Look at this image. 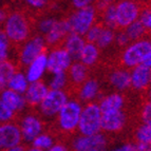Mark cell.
Returning <instances> with one entry per match:
<instances>
[{"mask_svg":"<svg viewBox=\"0 0 151 151\" xmlns=\"http://www.w3.org/2000/svg\"><path fill=\"white\" fill-rule=\"evenodd\" d=\"M3 31L11 42H25L29 40L31 33L28 18L20 12L11 13L3 23Z\"/></svg>","mask_w":151,"mask_h":151,"instance_id":"6da1fadb","label":"cell"},{"mask_svg":"<svg viewBox=\"0 0 151 151\" xmlns=\"http://www.w3.org/2000/svg\"><path fill=\"white\" fill-rule=\"evenodd\" d=\"M101 115L103 114L97 104L89 103L83 107L77 128L81 135L90 136L101 133Z\"/></svg>","mask_w":151,"mask_h":151,"instance_id":"7a4b0ae2","label":"cell"},{"mask_svg":"<svg viewBox=\"0 0 151 151\" xmlns=\"http://www.w3.org/2000/svg\"><path fill=\"white\" fill-rule=\"evenodd\" d=\"M95 18L96 10L93 5L75 11L68 19L71 33L85 37L87 32L95 24Z\"/></svg>","mask_w":151,"mask_h":151,"instance_id":"3957f363","label":"cell"},{"mask_svg":"<svg viewBox=\"0 0 151 151\" xmlns=\"http://www.w3.org/2000/svg\"><path fill=\"white\" fill-rule=\"evenodd\" d=\"M151 51V41L149 39H141L134 41L125 49L122 55V60L125 67L133 69L143 65L145 58Z\"/></svg>","mask_w":151,"mask_h":151,"instance_id":"277c9868","label":"cell"},{"mask_svg":"<svg viewBox=\"0 0 151 151\" xmlns=\"http://www.w3.org/2000/svg\"><path fill=\"white\" fill-rule=\"evenodd\" d=\"M81 104L74 99H69L58 114V126L63 131L72 132L78 128V124L83 112Z\"/></svg>","mask_w":151,"mask_h":151,"instance_id":"5b68a950","label":"cell"},{"mask_svg":"<svg viewBox=\"0 0 151 151\" xmlns=\"http://www.w3.org/2000/svg\"><path fill=\"white\" fill-rule=\"evenodd\" d=\"M68 101V95L63 90H50L39 105V111L45 117H54L59 114Z\"/></svg>","mask_w":151,"mask_h":151,"instance_id":"8992f818","label":"cell"},{"mask_svg":"<svg viewBox=\"0 0 151 151\" xmlns=\"http://www.w3.org/2000/svg\"><path fill=\"white\" fill-rule=\"evenodd\" d=\"M115 6L119 27L126 29L127 27L139 20L141 11H139V6L137 3L125 0V1L116 3Z\"/></svg>","mask_w":151,"mask_h":151,"instance_id":"52a82bcc","label":"cell"},{"mask_svg":"<svg viewBox=\"0 0 151 151\" xmlns=\"http://www.w3.org/2000/svg\"><path fill=\"white\" fill-rule=\"evenodd\" d=\"M45 37L40 35L34 36L30 38L29 40L24 42L22 48L20 50V61L23 65L28 67L32 61H34L36 58L42 53H45Z\"/></svg>","mask_w":151,"mask_h":151,"instance_id":"ba28073f","label":"cell"},{"mask_svg":"<svg viewBox=\"0 0 151 151\" xmlns=\"http://www.w3.org/2000/svg\"><path fill=\"white\" fill-rule=\"evenodd\" d=\"M73 60L63 48L54 49L48 54V71L51 74L65 73Z\"/></svg>","mask_w":151,"mask_h":151,"instance_id":"9c48e42d","label":"cell"},{"mask_svg":"<svg viewBox=\"0 0 151 151\" xmlns=\"http://www.w3.org/2000/svg\"><path fill=\"white\" fill-rule=\"evenodd\" d=\"M22 136L19 126L14 123L0 124V150L4 151L19 146Z\"/></svg>","mask_w":151,"mask_h":151,"instance_id":"30bf717a","label":"cell"},{"mask_svg":"<svg viewBox=\"0 0 151 151\" xmlns=\"http://www.w3.org/2000/svg\"><path fill=\"white\" fill-rule=\"evenodd\" d=\"M19 129L22 136V141H24L25 143H33L38 135L43 133L42 122L34 114H28L23 116V119L19 124Z\"/></svg>","mask_w":151,"mask_h":151,"instance_id":"8fae6325","label":"cell"},{"mask_svg":"<svg viewBox=\"0 0 151 151\" xmlns=\"http://www.w3.org/2000/svg\"><path fill=\"white\" fill-rule=\"evenodd\" d=\"M106 147L107 139L101 133L90 136L79 135L72 143L74 151H104Z\"/></svg>","mask_w":151,"mask_h":151,"instance_id":"7c38bea8","label":"cell"},{"mask_svg":"<svg viewBox=\"0 0 151 151\" xmlns=\"http://www.w3.org/2000/svg\"><path fill=\"white\" fill-rule=\"evenodd\" d=\"M126 122L127 116L123 110L104 113L101 115V130L106 132H117L124 128Z\"/></svg>","mask_w":151,"mask_h":151,"instance_id":"4fadbf2b","label":"cell"},{"mask_svg":"<svg viewBox=\"0 0 151 151\" xmlns=\"http://www.w3.org/2000/svg\"><path fill=\"white\" fill-rule=\"evenodd\" d=\"M48 85L45 83L43 81H36V83H32L29 85L28 90L25 91V93L23 94L24 99L27 104L31 105V106H39L47 94L49 93Z\"/></svg>","mask_w":151,"mask_h":151,"instance_id":"5bb4252c","label":"cell"},{"mask_svg":"<svg viewBox=\"0 0 151 151\" xmlns=\"http://www.w3.org/2000/svg\"><path fill=\"white\" fill-rule=\"evenodd\" d=\"M47 71H48V54L42 53L28 65L25 76L30 83H36L40 81Z\"/></svg>","mask_w":151,"mask_h":151,"instance_id":"9a60e30c","label":"cell"},{"mask_svg":"<svg viewBox=\"0 0 151 151\" xmlns=\"http://www.w3.org/2000/svg\"><path fill=\"white\" fill-rule=\"evenodd\" d=\"M131 87L137 91L149 88L151 81V68L139 65L133 68L130 72Z\"/></svg>","mask_w":151,"mask_h":151,"instance_id":"2e32d148","label":"cell"},{"mask_svg":"<svg viewBox=\"0 0 151 151\" xmlns=\"http://www.w3.org/2000/svg\"><path fill=\"white\" fill-rule=\"evenodd\" d=\"M86 43L87 42L85 40V37L71 33V34L68 35V37L65 38V48L63 49L68 52L70 57L72 58V60L79 61L81 53H83V50L85 48Z\"/></svg>","mask_w":151,"mask_h":151,"instance_id":"e0dca14e","label":"cell"},{"mask_svg":"<svg viewBox=\"0 0 151 151\" xmlns=\"http://www.w3.org/2000/svg\"><path fill=\"white\" fill-rule=\"evenodd\" d=\"M0 99L14 112L22 111L27 106L24 96L18 94L10 89H5L0 93Z\"/></svg>","mask_w":151,"mask_h":151,"instance_id":"ac0fdd59","label":"cell"},{"mask_svg":"<svg viewBox=\"0 0 151 151\" xmlns=\"http://www.w3.org/2000/svg\"><path fill=\"white\" fill-rule=\"evenodd\" d=\"M69 34H71V30L68 19L67 20H57L51 32L45 35V43L51 45L58 43L63 37H68Z\"/></svg>","mask_w":151,"mask_h":151,"instance_id":"d6986e66","label":"cell"},{"mask_svg":"<svg viewBox=\"0 0 151 151\" xmlns=\"http://www.w3.org/2000/svg\"><path fill=\"white\" fill-rule=\"evenodd\" d=\"M124 97L119 93H111L99 101L98 106L101 109V113H109V112H114V111H121L123 110Z\"/></svg>","mask_w":151,"mask_h":151,"instance_id":"ffe728a7","label":"cell"},{"mask_svg":"<svg viewBox=\"0 0 151 151\" xmlns=\"http://www.w3.org/2000/svg\"><path fill=\"white\" fill-rule=\"evenodd\" d=\"M109 81L111 86L117 91H125L131 87V75L127 70H115L111 72L109 76Z\"/></svg>","mask_w":151,"mask_h":151,"instance_id":"44dd1931","label":"cell"},{"mask_svg":"<svg viewBox=\"0 0 151 151\" xmlns=\"http://www.w3.org/2000/svg\"><path fill=\"white\" fill-rule=\"evenodd\" d=\"M99 92V85L96 79H87L79 89V98L81 101H92Z\"/></svg>","mask_w":151,"mask_h":151,"instance_id":"7402d4cb","label":"cell"},{"mask_svg":"<svg viewBox=\"0 0 151 151\" xmlns=\"http://www.w3.org/2000/svg\"><path fill=\"white\" fill-rule=\"evenodd\" d=\"M69 76L75 85H83L88 77V68L81 61H73L69 69Z\"/></svg>","mask_w":151,"mask_h":151,"instance_id":"603a6c76","label":"cell"},{"mask_svg":"<svg viewBox=\"0 0 151 151\" xmlns=\"http://www.w3.org/2000/svg\"><path fill=\"white\" fill-rule=\"evenodd\" d=\"M16 72L17 71H16L15 65L11 60L0 63V90L3 91L8 89L9 83Z\"/></svg>","mask_w":151,"mask_h":151,"instance_id":"cb8c5ba5","label":"cell"},{"mask_svg":"<svg viewBox=\"0 0 151 151\" xmlns=\"http://www.w3.org/2000/svg\"><path fill=\"white\" fill-rule=\"evenodd\" d=\"M98 57H99V49L97 48V45L95 43L87 42L83 50L79 61L88 68L95 65L96 61L98 60Z\"/></svg>","mask_w":151,"mask_h":151,"instance_id":"d4e9b609","label":"cell"},{"mask_svg":"<svg viewBox=\"0 0 151 151\" xmlns=\"http://www.w3.org/2000/svg\"><path fill=\"white\" fill-rule=\"evenodd\" d=\"M29 85H30V83H29L28 78L25 76V73L18 71L12 77L10 83H9L8 89L14 91V92H16L18 94L23 95L25 93V91L28 90Z\"/></svg>","mask_w":151,"mask_h":151,"instance_id":"484cf974","label":"cell"},{"mask_svg":"<svg viewBox=\"0 0 151 151\" xmlns=\"http://www.w3.org/2000/svg\"><path fill=\"white\" fill-rule=\"evenodd\" d=\"M104 23L106 25V28L110 30H113L119 27L117 18H116V6L113 3H110L106 10L104 11Z\"/></svg>","mask_w":151,"mask_h":151,"instance_id":"4316f807","label":"cell"},{"mask_svg":"<svg viewBox=\"0 0 151 151\" xmlns=\"http://www.w3.org/2000/svg\"><path fill=\"white\" fill-rule=\"evenodd\" d=\"M125 32L128 35L130 40L137 41V40H141V38L146 33V29L144 28V25L141 23V21L137 20L132 23V24H130L129 27H127Z\"/></svg>","mask_w":151,"mask_h":151,"instance_id":"83f0119b","label":"cell"},{"mask_svg":"<svg viewBox=\"0 0 151 151\" xmlns=\"http://www.w3.org/2000/svg\"><path fill=\"white\" fill-rule=\"evenodd\" d=\"M114 38H115V34H114L113 30H110L108 28H103L101 35L98 37L95 45H97L98 49H106L107 47H109L113 42Z\"/></svg>","mask_w":151,"mask_h":151,"instance_id":"f1b7e54d","label":"cell"},{"mask_svg":"<svg viewBox=\"0 0 151 151\" xmlns=\"http://www.w3.org/2000/svg\"><path fill=\"white\" fill-rule=\"evenodd\" d=\"M54 145V139L50 134L47 133H41L40 135H38L34 142L32 143V147L37 149H40L42 151H47L50 149L51 147Z\"/></svg>","mask_w":151,"mask_h":151,"instance_id":"f546056e","label":"cell"},{"mask_svg":"<svg viewBox=\"0 0 151 151\" xmlns=\"http://www.w3.org/2000/svg\"><path fill=\"white\" fill-rule=\"evenodd\" d=\"M67 81H68L67 73L52 74L48 87L50 90H63V88L67 86Z\"/></svg>","mask_w":151,"mask_h":151,"instance_id":"4dcf8cb0","label":"cell"},{"mask_svg":"<svg viewBox=\"0 0 151 151\" xmlns=\"http://www.w3.org/2000/svg\"><path fill=\"white\" fill-rule=\"evenodd\" d=\"M11 51V41L5 35L4 31L0 29V63L9 60Z\"/></svg>","mask_w":151,"mask_h":151,"instance_id":"1f68e13d","label":"cell"},{"mask_svg":"<svg viewBox=\"0 0 151 151\" xmlns=\"http://www.w3.org/2000/svg\"><path fill=\"white\" fill-rule=\"evenodd\" d=\"M137 142H151V125L142 124L135 132Z\"/></svg>","mask_w":151,"mask_h":151,"instance_id":"d6a6232c","label":"cell"},{"mask_svg":"<svg viewBox=\"0 0 151 151\" xmlns=\"http://www.w3.org/2000/svg\"><path fill=\"white\" fill-rule=\"evenodd\" d=\"M14 115H15V112L11 110V109L0 99V124L11 123V121L14 119Z\"/></svg>","mask_w":151,"mask_h":151,"instance_id":"836d02e7","label":"cell"},{"mask_svg":"<svg viewBox=\"0 0 151 151\" xmlns=\"http://www.w3.org/2000/svg\"><path fill=\"white\" fill-rule=\"evenodd\" d=\"M56 21H57L56 19L51 18V17L43 18V19H41V20L38 22V31L45 36L47 34H49V33L51 32L52 29L54 28Z\"/></svg>","mask_w":151,"mask_h":151,"instance_id":"e575fe53","label":"cell"},{"mask_svg":"<svg viewBox=\"0 0 151 151\" xmlns=\"http://www.w3.org/2000/svg\"><path fill=\"white\" fill-rule=\"evenodd\" d=\"M104 27H101V24H94L90 30L87 32V34L85 35V40L88 43H96L98 37L101 35V32L103 30Z\"/></svg>","mask_w":151,"mask_h":151,"instance_id":"d590c367","label":"cell"},{"mask_svg":"<svg viewBox=\"0 0 151 151\" xmlns=\"http://www.w3.org/2000/svg\"><path fill=\"white\" fill-rule=\"evenodd\" d=\"M139 20L144 25V28L146 29V31H151V9H147L141 12Z\"/></svg>","mask_w":151,"mask_h":151,"instance_id":"8d00e7d4","label":"cell"},{"mask_svg":"<svg viewBox=\"0 0 151 151\" xmlns=\"http://www.w3.org/2000/svg\"><path fill=\"white\" fill-rule=\"evenodd\" d=\"M141 119L143 124H150L151 125V101H148L143 106L141 112Z\"/></svg>","mask_w":151,"mask_h":151,"instance_id":"74e56055","label":"cell"},{"mask_svg":"<svg viewBox=\"0 0 151 151\" xmlns=\"http://www.w3.org/2000/svg\"><path fill=\"white\" fill-rule=\"evenodd\" d=\"M114 40H115L116 45H119V47H126L129 43V41H130V39H129L126 32H125V31H122V32H119L116 34Z\"/></svg>","mask_w":151,"mask_h":151,"instance_id":"f35d334b","label":"cell"},{"mask_svg":"<svg viewBox=\"0 0 151 151\" xmlns=\"http://www.w3.org/2000/svg\"><path fill=\"white\" fill-rule=\"evenodd\" d=\"M92 1L91 0H73L72 1V4L73 6L77 10H83V9H86L88 6H90Z\"/></svg>","mask_w":151,"mask_h":151,"instance_id":"ab89813d","label":"cell"},{"mask_svg":"<svg viewBox=\"0 0 151 151\" xmlns=\"http://www.w3.org/2000/svg\"><path fill=\"white\" fill-rule=\"evenodd\" d=\"M25 3L33 9H42L48 3V1H45V0H28Z\"/></svg>","mask_w":151,"mask_h":151,"instance_id":"60d3db41","label":"cell"},{"mask_svg":"<svg viewBox=\"0 0 151 151\" xmlns=\"http://www.w3.org/2000/svg\"><path fill=\"white\" fill-rule=\"evenodd\" d=\"M134 148L135 151H151V142H137Z\"/></svg>","mask_w":151,"mask_h":151,"instance_id":"b9f144b4","label":"cell"},{"mask_svg":"<svg viewBox=\"0 0 151 151\" xmlns=\"http://www.w3.org/2000/svg\"><path fill=\"white\" fill-rule=\"evenodd\" d=\"M47 151H68V149L65 148L63 145H61V144H54L53 146L51 147L50 149H48Z\"/></svg>","mask_w":151,"mask_h":151,"instance_id":"7bdbcfd3","label":"cell"},{"mask_svg":"<svg viewBox=\"0 0 151 151\" xmlns=\"http://www.w3.org/2000/svg\"><path fill=\"white\" fill-rule=\"evenodd\" d=\"M6 18H8V15H6L5 11L2 10V9H0V24L4 23V21L6 20Z\"/></svg>","mask_w":151,"mask_h":151,"instance_id":"ee69618b","label":"cell"},{"mask_svg":"<svg viewBox=\"0 0 151 151\" xmlns=\"http://www.w3.org/2000/svg\"><path fill=\"white\" fill-rule=\"evenodd\" d=\"M109 4H110V2H109V1H98V2H97V8L98 9H103V10L105 11Z\"/></svg>","mask_w":151,"mask_h":151,"instance_id":"f6af8a7d","label":"cell"},{"mask_svg":"<svg viewBox=\"0 0 151 151\" xmlns=\"http://www.w3.org/2000/svg\"><path fill=\"white\" fill-rule=\"evenodd\" d=\"M143 65H146V67H148V68H151V51L149 52V54L147 55V57L145 58Z\"/></svg>","mask_w":151,"mask_h":151,"instance_id":"bcb514c9","label":"cell"},{"mask_svg":"<svg viewBox=\"0 0 151 151\" xmlns=\"http://www.w3.org/2000/svg\"><path fill=\"white\" fill-rule=\"evenodd\" d=\"M4 151H25V149L23 148L21 145H19V146L13 147V148H10V149H8V150H4Z\"/></svg>","mask_w":151,"mask_h":151,"instance_id":"7dc6e473","label":"cell"},{"mask_svg":"<svg viewBox=\"0 0 151 151\" xmlns=\"http://www.w3.org/2000/svg\"><path fill=\"white\" fill-rule=\"evenodd\" d=\"M25 151H42V150H40V149H37V148H34V147H30L28 150H25Z\"/></svg>","mask_w":151,"mask_h":151,"instance_id":"c3c4849f","label":"cell"},{"mask_svg":"<svg viewBox=\"0 0 151 151\" xmlns=\"http://www.w3.org/2000/svg\"><path fill=\"white\" fill-rule=\"evenodd\" d=\"M149 99L151 101V81H150V86H149Z\"/></svg>","mask_w":151,"mask_h":151,"instance_id":"681fc988","label":"cell"},{"mask_svg":"<svg viewBox=\"0 0 151 151\" xmlns=\"http://www.w3.org/2000/svg\"><path fill=\"white\" fill-rule=\"evenodd\" d=\"M112 151H116V150H115V149H114V150H112Z\"/></svg>","mask_w":151,"mask_h":151,"instance_id":"f907efd6","label":"cell"}]
</instances>
